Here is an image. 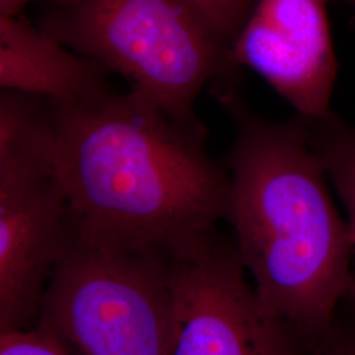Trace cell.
Wrapping results in <instances>:
<instances>
[{
    "label": "cell",
    "instance_id": "obj_1",
    "mask_svg": "<svg viewBox=\"0 0 355 355\" xmlns=\"http://www.w3.org/2000/svg\"><path fill=\"white\" fill-rule=\"evenodd\" d=\"M55 111L57 177L76 239L177 255L217 234L229 173L204 125H183L130 89Z\"/></svg>",
    "mask_w": 355,
    "mask_h": 355
},
{
    "label": "cell",
    "instance_id": "obj_2",
    "mask_svg": "<svg viewBox=\"0 0 355 355\" xmlns=\"http://www.w3.org/2000/svg\"><path fill=\"white\" fill-rule=\"evenodd\" d=\"M237 82L211 86L234 125L225 220L262 306L312 349L334 333L336 312L353 287L349 229L331 200L306 119H265L245 102Z\"/></svg>",
    "mask_w": 355,
    "mask_h": 355
},
{
    "label": "cell",
    "instance_id": "obj_3",
    "mask_svg": "<svg viewBox=\"0 0 355 355\" xmlns=\"http://www.w3.org/2000/svg\"><path fill=\"white\" fill-rule=\"evenodd\" d=\"M38 26L183 125H203L195 102L207 85L239 79L232 42L190 0H73Z\"/></svg>",
    "mask_w": 355,
    "mask_h": 355
},
{
    "label": "cell",
    "instance_id": "obj_4",
    "mask_svg": "<svg viewBox=\"0 0 355 355\" xmlns=\"http://www.w3.org/2000/svg\"><path fill=\"white\" fill-rule=\"evenodd\" d=\"M36 325L69 355H173L168 254L74 236L51 275Z\"/></svg>",
    "mask_w": 355,
    "mask_h": 355
},
{
    "label": "cell",
    "instance_id": "obj_5",
    "mask_svg": "<svg viewBox=\"0 0 355 355\" xmlns=\"http://www.w3.org/2000/svg\"><path fill=\"white\" fill-rule=\"evenodd\" d=\"M173 355H303L305 347L262 306L236 243L218 234L168 255Z\"/></svg>",
    "mask_w": 355,
    "mask_h": 355
},
{
    "label": "cell",
    "instance_id": "obj_6",
    "mask_svg": "<svg viewBox=\"0 0 355 355\" xmlns=\"http://www.w3.org/2000/svg\"><path fill=\"white\" fill-rule=\"evenodd\" d=\"M328 0H257L232 45L230 61L262 76L296 114L308 120L333 111L337 58Z\"/></svg>",
    "mask_w": 355,
    "mask_h": 355
},
{
    "label": "cell",
    "instance_id": "obj_7",
    "mask_svg": "<svg viewBox=\"0 0 355 355\" xmlns=\"http://www.w3.org/2000/svg\"><path fill=\"white\" fill-rule=\"evenodd\" d=\"M73 237L57 174L0 182V333L36 325L51 275Z\"/></svg>",
    "mask_w": 355,
    "mask_h": 355
},
{
    "label": "cell",
    "instance_id": "obj_8",
    "mask_svg": "<svg viewBox=\"0 0 355 355\" xmlns=\"http://www.w3.org/2000/svg\"><path fill=\"white\" fill-rule=\"evenodd\" d=\"M110 71L51 37L23 15L0 16V87L58 105L89 102L114 91Z\"/></svg>",
    "mask_w": 355,
    "mask_h": 355
},
{
    "label": "cell",
    "instance_id": "obj_9",
    "mask_svg": "<svg viewBox=\"0 0 355 355\" xmlns=\"http://www.w3.org/2000/svg\"><path fill=\"white\" fill-rule=\"evenodd\" d=\"M57 174L55 104L31 94L1 89L0 180Z\"/></svg>",
    "mask_w": 355,
    "mask_h": 355
},
{
    "label": "cell",
    "instance_id": "obj_10",
    "mask_svg": "<svg viewBox=\"0 0 355 355\" xmlns=\"http://www.w3.org/2000/svg\"><path fill=\"white\" fill-rule=\"evenodd\" d=\"M309 142L346 209L355 284V125L336 114L308 120Z\"/></svg>",
    "mask_w": 355,
    "mask_h": 355
},
{
    "label": "cell",
    "instance_id": "obj_11",
    "mask_svg": "<svg viewBox=\"0 0 355 355\" xmlns=\"http://www.w3.org/2000/svg\"><path fill=\"white\" fill-rule=\"evenodd\" d=\"M214 26L233 42L253 12L257 0H190Z\"/></svg>",
    "mask_w": 355,
    "mask_h": 355
},
{
    "label": "cell",
    "instance_id": "obj_12",
    "mask_svg": "<svg viewBox=\"0 0 355 355\" xmlns=\"http://www.w3.org/2000/svg\"><path fill=\"white\" fill-rule=\"evenodd\" d=\"M0 355H69L49 330L40 325L0 333Z\"/></svg>",
    "mask_w": 355,
    "mask_h": 355
},
{
    "label": "cell",
    "instance_id": "obj_13",
    "mask_svg": "<svg viewBox=\"0 0 355 355\" xmlns=\"http://www.w3.org/2000/svg\"><path fill=\"white\" fill-rule=\"evenodd\" d=\"M333 334L311 349L313 355H355V337L347 340H336L333 338Z\"/></svg>",
    "mask_w": 355,
    "mask_h": 355
},
{
    "label": "cell",
    "instance_id": "obj_14",
    "mask_svg": "<svg viewBox=\"0 0 355 355\" xmlns=\"http://www.w3.org/2000/svg\"><path fill=\"white\" fill-rule=\"evenodd\" d=\"M33 0H0V16H19L23 15L26 6ZM73 0H51V4L66 6Z\"/></svg>",
    "mask_w": 355,
    "mask_h": 355
},
{
    "label": "cell",
    "instance_id": "obj_15",
    "mask_svg": "<svg viewBox=\"0 0 355 355\" xmlns=\"http://www.w3.org/2000/svg\"><path fill=\"white\" fill-rule=\"evenodd\" d=\"M328 1H340V3H345V4H347L349 7H352V8H354L355 10V0H328Z\"/></svg>",
    "mask_w": 355,
    "mask_h": 355
},
{
    "label": "cell",
    "instance_id": "obj_16",
    "mask_svg": "<svg viewBox=\"0 0 355 355\" xmlns=\"http://www.w3.org/2000/svg\"><path fill=\"white\" fill-rule=\"evenodd\" d=\"M349 297H352L353 300L355 302V284L352 287V291H350V295H349Z\"/></svg>",
    "mask_w": 355,
    "mask_h": 355
},
{
    "label": "cell",
    "instance_id": "obj_17",
    "mask_svg": "<svg viewBox=\"0 0 355 355\" xmlns=\"http://www.w3.org/2000/svg\"><path fill=\"white\" fill-rule=\"evenodd\" d=\"M354 26H355V17H354Z\"/></svg>",
    "mask_w": 355,
    "mask_h": 355
}]
</instances>
